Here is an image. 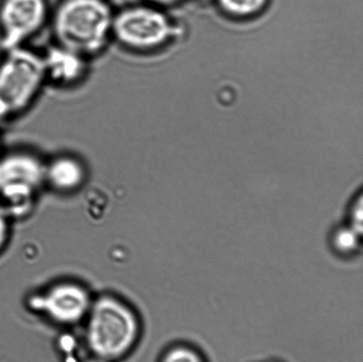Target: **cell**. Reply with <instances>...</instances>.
<instances>
[{"label": "cell", "mask_w": 363, "mask_h": 362, "mask_svg": "<svg viewBox=\"0 0 363 362\" xmlns=\"http://www.w3.org/2000/svg\"><path fill=\"white\" fill-rule=\"evenodd\" d=\"M92 300L84 285L74 281H62L31 296L28 307L52 324L71 327L84 322Z\"/></svg>", "instance_id": "7"}, {"label": "cell", "mask_w": 363, "mask_h": 362, "mask_svg": "<svg viewBox=\"0 0 363 362\" xmlns=\"http://www.w3.org/2000/svg\"><path fill=\"white\" fill-rule=\"evenodd\" d=\"M138 1L149 4V5L160 7L162 9H168L169 7L179 5L183 0H138Z\"/></svg>", "instance_id": "15"}, {"label": "cell", "mask_w": 363, "mask_h": 362, "mask_svg": "<svg viewBox=\"0 0 363 362\" xmlns=\"http://www.w3.org/2000/svg\"><path fill=\"white\" fill-rule=\"evenodd\" d=\"M363 198L362 191L355 193L348 201L346 213H345V221L353 225L355 228L363 230Z\"/></svg>", "instance_id": "13"}, {"label": "cell", "mask_w": 363, "mask_h": 362, "mask_svg": "<svg viewBox=\"0 0 363 362\" xmlns=\"http://www.w3.org/2000/svg\"><path fill=\"white\" fill-rule=\"evenodd\" d=\"M177 27L167 10L138 1L116 9L113 44L133 55H150L168 46Z\"/></svg>", "instance_id": "4"}, {"label": "cell", "mask_w": 363, "mask_h": 362, "mask_svg": "<svg viewBox=\"0 0 363 362\" xmlns=\"http://www.w3.org/2000/svg\"><path fill=\"white\" fill-rule=\"evenodd\" d=\"M115 13L109 0H57L48 27L52 42L97 59L113 44Z\"/></svg>", "instance_id": "1"}, {"label": "cell", "mask_w": 363, "mask_h": 362, "mask_svg": "<svg viewBox=\"0 0 363 362\" xmlns=\"http://www.w3.org/2000/svg\"><path fill=\"white\" fill-rule=\"evenodd\" d=\"M84 322V342L92 356L120 361L129 356L140 341V318L118 297L104 294L94 299Z\"/></svg>", "instance_id": "2"}, {"label": "cell", "mask_w": 363, "mask_h": 362, "mask_svg": "<svg viewBox=\"0 0 363 362\" xmlns=\"http://www.w3.org/2000/svg\"><path fill=\"white\" fill-rule=\"evenodd\" d=\"M220 9L230 16L249 17L262 12L268 0H218Z\"/></svg>", "instance_id": "12"}, {"label": "cell", "mask_w": 363, "mask_h": 362, "mask_svg": "<svg viewBox=\"0 0 363 362\" xmlns=\"http://www.w3.org/2000/svg\"><path fill=\"white\" fill-rule=\"evenodd\" d=\"M46 86L41 51L30 45L1 51L0 122L5 124L25 115Z\"/></svg>", "instance_id": "3"}, {"label": "cell", "mask_w": 363, "mask_h": 362, "mask_svg": "<svg viewBox=\"0 0 363 362\" xmlns=\"http://www.w3.org/2000/svg\"><path fill=\"white\" fill-rule=\"evenodd\" d=\"M3 125H4V123L0 122V152H1L4 150V147H3V134H2Z\"/></svg>", "instance_id": "17"}, {"label": "cell", "mask_w": 363, "mask_h": 362, "mask_svg": "<svg viewBox=\"0 0 363 362\" xmlns=\"http://www.w3.org/2000/svg\"><path fill=\"white\" fill-rule=\"evenodd\" d=\"M41 55L48 86L73 90L90 76L92 60L65 46L52 42Z\"/></svg>", "instance_id": "8"}, {"label": "cell", "mask_w": 363, "mask_h": 362, "mask_svg": "<svg viewBox=\"0 0 363 362\" xmlns=\"http://www.w3.org/2000/svg\"><path fill=\"white\" fill-rule=\"evenodd\" d=\"M362 232L345 220L334 225L327 235V244L334 256L350 261L361 254Z\"/></svg>", "instance_id": "10"}, {"label": "cell", "mask_w": 363, "mask_h": 362, "mask_svg": "<svg viewBox=\"0 0 363 362\" xmlns=\"http://www.w3.org/2000/svg\"><path fill=\"white\" fill-rule=\"evenodd\" d=\"M158 362H209L204 351L194 343L177 341L166 347Z\"/></svg>", "instance_id": "11"}, {"label": "cell", "mask_w": 363, "mask_h": 362, "mask_svg": "<svg viewBox=\"0 0 363 362\" xmlns=\"http://www.w3.org/2000/svg\"><path fill=\"white\" fill-rule=\"evenodd\" d=\"M45 162L28 147L4 148L0 152V203L12 218L27 215L45 187Z\"/></svg>", "instance_id": "5"}, {"label": "cell", "mask_w": 363, "mask_h": 362, "mask_svg": "<svg viewBox=\"0 0 363 362\" xmlns=\"http://www.w3.org/2000/svg\"><path fill=\"white\" fill-rule=\"evenodd\" d=\"M89 169L80 156L70 152H60L45 159V186L59 193H73L86 183Z\"/></svg>", "instance_id": "9"}, {"label": "cell", "mask_w": 363, "mask_h": 362, "mask_svg": "<svg viewBox=\"0 0 363 362\" xmlns=\"http://www.w3.org/2000/svg\"><path fill=\"white\" fill-rule=\"evenodd\" d=\"M11 219L9 211L0 203V254L6 249L11 235Z\"/></svg>", "instance_id": "14"}, {"label": "cell", "mask_w": 363, "mask_h": 362, "mask_svg": "<svg viewBox=\"0 0 363 362\" xmlns=\"http://www.w3.org/2000/svg\"><path fill=\"white\" fill-rule=\"evenodd\" d=\"M51 0H0V49L30 45L49 27Z\"/></svg>", "instance_id": "6"}, {"label": "cell", "mask_w": 363, "mask_h": 362, "mask_svg": "<svg viewBox=\"0 0 363 362\" xmlns=\"http://www.w3.org/2000/svg\"><path fill=\"white\" fill-rule=\"evenodd\" d=\"M82 362H109V361H106L104 359H101V358L91 356L90 357L87 358L86 360H84Z\"/></svg>", "instance_id": "16"}, {"label": "cell", "mask_w": 363, "mask_h": 362, "mask_svg": "<svg viewBox=\"0 0 363 362\" xmlns=\"http://www.w3.org/2000/svg\"><path fill=\"white\" fill-rule=\"evenodd\" d=\"M254 362H284V361L282 360H279V359H268V360L258 361H254Z\"/></svg>", "instance_id": "18"}]
</instances>
